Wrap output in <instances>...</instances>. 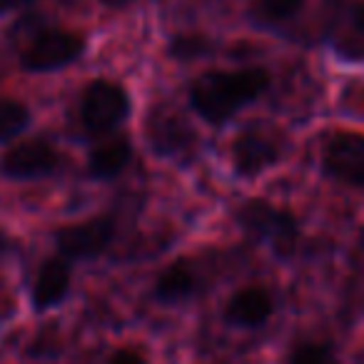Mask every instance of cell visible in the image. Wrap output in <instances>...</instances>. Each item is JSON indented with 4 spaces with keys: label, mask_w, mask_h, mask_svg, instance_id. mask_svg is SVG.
I'll return each mask as SVG.
<instances>
[{
    "label": "cell",
    "mask_w": 364,
    "mask_h": 364,
    "mask_svg": "<svg viewBox=\"0 0 364 364\" xmlns=\"http://www.w3.org/2000/svg\"><path fill=\"white\" fill-rule=\"evenodd\" d=\"M277 157H279V147L274 145V140L262 135V132H245L232 145L235 170L247 177L267 170L269 165L277 162Z\"/></svg>",
    "instance_id": "ba28073f"
},
{
    "label": "cell",
    "mask_w": 364,
    "mask_h": 364,
    "mask_svg": "<svg viewBox=\"0 0 364 364\" xmlns=\"http://www.w3.org/2000/svg\"><path fill=\"white\" fill-rule=\"evenodd\" d=\"M85 50V38L70 31H46L31 41V46L23 50L21 63L26 70L48 73L58 68L70 65L73 60Z\"/></svg>",
    "instance_id": "277c9868"
},
{
    "label": "cell",
    "mask_w": 364,
    "mask_h": 364,
    "mask_svg": "<svg viewBox=\"0 0 364 364\" xmlns=\"http://www.w3.org/2000/svg\"><path fill=\"white\" fill-rule=\"evenodd\" d=\"M70 287V262L68 257H50L36 274L33 282V304L36 309H48L58 304Z\"/></svg>",
    "instance_id": "8fae6325"
},
{
    "label": "cell",
    "mask_w": 364,
    "mask_h": 364,
    "mask_svg": "<svg viewBox=\"0 0 364 364\" xmlns=\"http://www.w3.org/2000/svg\"><path fill=\"white\" fill-rule=\"evenodd\" d=\"M269 85V75L259 68L235 73H208L190 90V102L208 122H225L257 100Z\"/></svg>",
    "instance_id": "6da1fadb"
},
{
    "label": "cell",
    "mask_w": 364,
    "mask_h": 364,
    "mask_svg": "<svg viewBox=\"0 0 364 364\" xmlns=\"http://www.w3.org/2000/svg\"><path fill=\"white\" fill-rule=\"evenodd\" d=\"M240 223L245 230L255 235V237L269 242L277 255H289L297 245L299 237V225L287 210L274 208L272 203L264 200H250L240 210Z\"/></svg>",
    "instance_id": "3957f363"
},
{
    "label": "cell",
    "mask_w": 364,
    "mask_h": 364,
    "mask_svg": "<svg viewBox=\"0 0 364 364\" xmlns=\"http://www.w3.org/2000/svg\"><path fill=\"white\" fill-rule=\"evenodd\" d=\"M198 289V274L190 267L188 262H175L172 267H167L165 272L157 277L155 294L162 302H180V299H188L190 294Z\"/></svg>",
    "instance_id": "4fadbf2b"
},
{
    "label": "cell",
    "mask_w": 364,
    "mask_h": 364,
    "mask_svg": "<svg viewBox=\"0 0 364 364\" xmlns=\"http://www.w3.org/2000/svg\"><path fill=\"white\" fill-rule=\"evenodd\" d=\"M3 172L13 180H33L50 175L58 167V152L46 140H23L3 155Z\"/></svg>",
    "instance_id": "52a82bcc"
},
{
    "label": "cell",
    "mask_w": 364,
    "mask_h": 364,
    "mask_svg": "<svg viewBox=\"0 0 364 364\" xmlns=\"http://www.w3.org/2000/svg\"><path fill=\"white\" fill-rule=\"evenodd\" d=\"M289 362H299V364H312V362H329L332 352H329L324 344H302L294 352H289Z\"/></svg>",
    "instance_id": "2e32d148"
},
{
    "label": "cell",
    "mask_w": 364,
    "mask_h": 364,
    "mask_svg": "<svg viewBox=\"0 0 364 364\" xmlns=\"http://www.w3.org/2000/svg\"><path fill=\"white\" fill-rule=\"evenodd\" d=\"M203 41L200 38H195V41H190V38H182V41L175 43V53L180 58H190V55H198V53H203Z\"/></svg>",
    "instance_id": "e0dca14e"
},
{
    "label": "cell",
    "mask_w": 364,
    "mask_h": 364,
    "mask_svg": "<svg viewBox=\"0 0 364 364\" xmlns=\"http://www.w3.org/2000/svg\"><path fill=\"white\" fill-rule=\"evenodd\" d=\"M132 157V145L127 135H110L102 137L95 147L90 150V157H87V167L95 177L100 180H107V177L120 175L127 167Z\"/></svg>",
    "instance_id": "7c38bea8"
},
{
    "label": "cell",
    "mask_w": 364,
    "mask_h": 364,
    "mask_svg": "<svg viewBox=\"0 0 364 364\" xmlns=\"http://www.w3.org/2000/svg\"><path fill=\"white\" fill-rule=\"evenodd\" d=\"M102 6H107V8H125L130 0H100Z\"/></svg>",
    "instance_id": "44dd1931"
},
{
    "label": "cell",
    "mask_w": 364,
    "mask_h": 364,
    "mask_svg": "<svg viewBox=\"0 0 364 364\" xmlns=\"http://www.w3.org/2000/svg\"><path fill=\"white\" fill-rule=\"evenodd\" d=\"M142 359H145V357H142L140 352H132V349H117L115 354H110V362H120V364H125V362L140 364Z\"/></svg>",
    "instance_id": "ac0fdd59"
},
{
    "label": "cell",
    "mask_w": 364,
    "mask_h": 364,
    "mask_svg": "<svg viewBox=\"0 0 364 364\" xmlns=\"http://www.w3.org/2000/svg\"><path fill=\"white\" fill-rule=\"evenodd\" d=\"M352 26H354V31H357L359 36H364V3H362V6H357V8H354Z\"/></svg>",
    "instance_id": "d6986e66"
},
{
    "label": "cell",
    "mask_w": 364,
    "mask_h": 364,
    "mask_svg": "<svg viewBox=\"0 0 364 364\" xmlns=\"http://www.w3.org/2000/svg\"><path fill=\"white\" fill-rule=\"evenodd\" d=\"M31 122V110L23 102L0 97V142L18 137Z\"/></svg>",
    "instance_id": "5bb4252c"
},
{
    "label": "cell",
    "mask_w": 364,
    "mask_h": 364,
    "mask_svg": "<svg viewBox=\"0 0 364 364\" xmlns=\"http://www.w3.org/2000/svg\"><path fill=\"white\" fill-rule=\"evenodd\" d=\"M272 294L262 287L240 289L225 307V319L235 327H259L272 317Z\"/></svg>",
    "instance_id": "9c48e42d"
},
{
    "label": "cell",
    "mask_w": 364,
    "mask_h": 364,
    "mask_svg": "<svg viewBox=\"0 0 364 364\" xmlns=\"http://www.w3.org/2000/svg\"><path fill=\"white\" fill-rule=\"evenodd\" d=\"M112 237H115V223L110 218H92L85 223L68 225L55 235L60 255L68 259L97 257L110 247Z\"/></svg>",
    "instance_id": "5b68a950"
},
{
    "label": "cell",
    "mask_w": 364,
    "mask_h": 364,
    "mask_svg": "<svg viewBox=\"0 0 364 364\" xmlns=\"http://www.w3.org/2000/svg\"><path fill=\"white\" fill-rule=\"evenodd\" d=\"M147 137L152 142V150L160 155H175L190 147L193 142V130L182 117L172 115L167 110L152 112L150 122H147Z\"/></svg>",
    "instance_id": "30bf717a"
},
{
    "label": "cell",
    "mask_w": 364,
    "mask_h": 364,
    "mask_svg": "<svg viewBox=\"0 0 364 364\" xmlns=\"http://www.w3.org/2000/svg\"><path fill=\"white\" fill-rule=\"evenodd\" d=\"M304 0H255V18L259 23H282L302 11Z\"/></svg>",
    "instance_id": "9a60e30c"
},
{
    "label": "cell",
    "mask_w": 364,
    "mask_h": 364,
    "mask_svg": "<svg viewBox=\"0 0 364 364\" xmlns=\"http://www.w3.org/2000/svg\"><path fill=\"white\" fill-rule=\"evenodd\" d=\"M324 170L337 180L364 188V135L339 132L324 150Z\"/></svg>",
    "instance_id": "8992f818"
},
{
    "label": "cell",
    "mask_w": 364,
    "mask_h": 364,
    "mask_svg": "<svg viewBox=\"0 0 364 364\" xmlns=\"http://www.w3.org/2000/svg\"><path fill=\"white\" fill-rule=\"evenodd\" d=\"M33 0H0V13L6 11H16V8H23V6H31Z\"/></svg>",
    "instance_id": "ffe728a7"
},
{
    "label": "cell",
    "mask_w": 364,
    "mask_h": 364,
    "mask_svg": "<svg viewBox=\"0 0 364 364\" xmlns=\"http://www.w3.org/2000/svg\"><path fill=\"white\" fill-rule=\"evenodd\" d=\"M130 112V97L125 87L112 80H95L87 85L80 100V120L87 132L105 135L115 130Z\"/></svg>",
    "instance_id": "7a4b0ae2"
}]
</instances>
